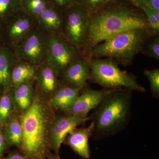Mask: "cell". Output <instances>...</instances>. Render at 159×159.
<instances>
[{
    "mask_svg": "<svg viewBox=\"0 0 159 159\" xmlns=\"http://www.w3.org/2000/svg\"><path fill=\"white\" fill-rule=\"evenodd\" d=\"M56 114L48 100L37 93L31 107L18 116L23 139L19 150L26 159H47L51 151V126Z\"/></svg>",
    "mask_w": 159,
    "mask_h": 159,
    "instance_id": "obj_1",
    "label": "cell"
},
{
    "mask_svg": "<svg viewBox=\"0 0 159 159\" xmlns=\"http://www.w3.org/2000/svg\"><path fill=\"white\" fill-rule=\"evenodd\" d=\"M133 92L126 88L109 90L88 116L94 125L93 140L113 136L126 128L131 118Z\"/></svg>",
    "mask_w": 159,
    "mask_h": 159,
    "instance_id": "obj_2",
    "label": "cell"
},
{
    "mask_svg": "<svg viewBox=\"0 0 159 159\" xmlns=\"http://www.w3.org/2000/svg\"><path fill=\"white\" fill-rule=\"evenodd\" d=\"M135 29L150 30L146 19L138 12L122 7L100 11L91 16L84 50L89 53L98 44L122 32Z\"/></svg>",
    "mask_w": 159,
    "mask_h": 159,
    "instance_id": "obj_3",
    "label": "cell"
},
{
    "mask_svg": "<svg viewBox=\"0 0 159 159\" xmlns=\"http://www.w3.org/2000/svg\"><path fill=\"white\" fill-rule=\"evenodd\" d=\"M152 32L135 29L122 32L98 44L89 52L91 58L107 57L124 66L130 65L143 50Z\"/></svg>",
    "mask_w": 159,
    "mask_h": 159,
    "instance_id": "obj_4",
    "label": "cell"
},
{
    "mask_svg": "<svg viewBox=\"0 0 159 159\" xmlns=\"http://www.w3.org/2000/svg\"><path fill=\"white\" fill-rule=\"evenodd\" d=\"M90 80L106 89H129L145 93L146 90L132 74L122 71L118 63L111 58H92L89 60Z\"/></svg>",
    "mask_w": 159,
    "mask_h": 159,
    "instance_id": "obj_5",
    "label": "cell"
},
{
    "mask_svg": "<svg viewBox=\"0 0 159 159\" xmlns=\"http://www.w3.org/2000/svg\"><path fill=\"white\" fill-rule=\"evenodd\" d=\"M45 31L41 27H35L16 46L14 52L17 58L37 68L44 64L49 38Z\"/></svg>",
    "mask_w": 159,
    "mask_h": 159,
    "instance_id": "obj_6",
    "label": "cell"
},
{
    "mask_svg": "<svg viewBox=\"0 0 159 159\" xmlns=\"http://www.w3.org/2000/svg\"><path fill=\"white\" fill-rule=\"evenodd\" d=\"M64 25L65 39L75 48L84 47L88 36L91 17L81 5H73Z\"/></svg>",
    "mask_w": 159,
    "mask_h": 159,
    "instance_id": "obj_7",
    "label": "cell"
},
{
    "mask_svg": "<svg viewBox=\"0 0 159 159\" xmlns=\"http://www.w3.org/2000/svg\"><path fill=\"white\" fill-rule=\"evenodd\" d=\"M76 48L60 35H50L45 63L54 69L60 76L69 66L77 60Z\"/></svg>",
    "mask_w": 159,
    "mask_h": 159,
    "instance_id": "obj_8",
    "label": "cell"
},
{
    "mask_svg": "<svg viewBox=\"0 0 159 159\" xmlns=\"http://www.w3.org/2000/svg\"><path fill=\"white\" fill-rule=\"evenodd\" d=\"M88 120L74 115H60L57 113L51 126V151L59 155L60 150L67 136L80 125Z\"/></svg>",
    "mask_w": 159,
    "mask_h": 159,
    "instance_id": "obj_9",
    "label": "cell"
},
{
    "mask_svg": "<svg viewBox=\"0 0 159 159\" xmlns=\"http://www.w3.org/2000/svg\"><path fill=\"white\" fill-rule=\"evenodd\" d=\"M109 90L84 89L81 93L80 92L75 102L65 114L87 118L89 113L97 107Z\"/></svg>",
    "mask_w": 159,
    "mask_h": 159,
    "instance_id": "obj_10",
    "label": "cell"
},
{
    "mask_svg": "<svg viewBox=\"0 0 159 159\" xmlns=\"http://www.w3.org/2000/svg\"><path fill=\"white\" fill-rule=\"evenodd\" d=\"M10 20L6 31L9 40L15 48L35 28V19L22 9Z\"/></svg>",
    "mask_w": 159,
    "mask_h": 159,
    "instance_id": "obj_11",
    "label": "cell"
},
{
    "mask_svg": "<svg viewBox=\"0 0 159 159\" xmlns=\"http://www.w3.org/2000/svg\"><path fill=\"white\" fill-rule=\"evenodd\" d=\"M60 75L46 63L37 68L34 78L38 94L48 100L60 85Z\"/></svg>",
    "mask_w": 159,
    "mask_h": 159,
    "instance_id": "obj_12",
    "label": "cell"
},
{
    "mask_svg": "<svg viewBox=\"0 0 159 159\" xmlns=\"http://www.w3.org/2000/svg\"><path fill=\"white\" fill-rule=\"evenodd\" d=\"M10 94L15 113L19 116L31 107L36 97L34 79L12 88Z\"/></svg>",
    "mask_w": 159,
    "mask_h": 159,
    "instance_id": "obj_13",
    "label": "cell"
},
{
    "mask_svg": "<svg viewBox=\"0 0 159 159\" xmlns=\"http://www.w3.org/2000/svg\"><path fill=\"white\" fill-rule=\"evenodd\" d=\"M62 82L82 90L90 78L89 62L87 60H77L61 74Z\"/></svg>",
    "mask_w": 159,
    "mask_h": 159,
    "instance_id": "obj_14",
    "label": "cell"
},
{
    "mask_svg": "<svg viewBox=\"0 0 159 159\" xmlns=\"http://www.w3.org/2000/svg\"><path fill=\"white\" fill-rule=\"evenodd\" d=\"M93 129V124L92 122L87 127H77L67 136L63 143L70 146L82 158L89 159L90 157L89 139L92 136Z\"/></svg>",
    "mask_w": 159,
    "mask_h": 159,
    "instance_id": "obj_15",
    "label": "cell"
},
{
    "mask_svg": "<svg viewBox=\"0 0 159 159\" xmlns=\"http://www.w3.org/2000/svg\"><path fill=\"white\" fill-rule=\"evenodd\" d=\"M81 90L61 82L52 97L48 100L49 106L54 110L66 114L79 96Z\"/></svg>",
    "mask_w": 159,
    "mask_h": 159,
    "instance_id": "obj_16",
    "label": "cell"
},
{
    "mask_svg": "<svg viewBox=\"0 0 159 159\" xmlns=\"http://www.w3.org/2000/svg\"><path fill=\"white\" fill-rule=\"evenodd\" d=\"M17 57L15 53L5 47H0V92L10 91L11 89V73Z\"/></svg>",
    "mask_w": 159,
    "mask_h": 159,
    "instance_id": "obj_17",
    "label": "cell"
},
{
    "mask_svg": "<svg viewBox=\"0 0 159 159\" xmlns=\"http://www.w3.org/2000/svg\"><path fill=\"white\" fill-rule=\"evenodd\" d=\"M37 68L26 61H16L11 70V88L21 84L34 79Z\"/></svg>",
    "mask_w": 159,
    "mask_h": 159,
    "instance_id": "obj_18",
    "label": "cell"
},
{
    "mask_svg": "<svg viewBox=\"0 0 159 159\" xmlns=\"http://www.w3.org/2000/svg\"><path fill=\"white\" fill-rule=\"evenodd\" d=\"M2 132L10 147H16L19 150L21 148L23 143V132L17 115H14L4 125Z\"/></svg>",
    "mask_w": 159,
    "mask_h": 159,
    "instance_id": "obj_19",
    "label": "cell"
},
{
    "mask_svg": "<svg viewBox=\"0 0 159 159\" xmlns=\"http://www.w3.org/2000/svg\"><path fill=\"white\" fill-rule=\"evenodd\" d=\"M36 20L39 27L46 31L56 32L61 28L62 25L61 18L53 6L45 9L36 18Z\"/></svg>",
    "mask_w": 159,
    "mask_h": 159,
    "instance_id": "obj_20",
    "label": "cell"
},
{
    "mask_svg": "<svg viewBox=\"0 0 159 159\" xmlns=\"http://www.w3.org/2000/svg\"><path fill=\"white\" fill-rule=\"evenodd\" d=\"M15 114L10 90L4 92L0 97V122L2 128Z\"/></svg>",
    "mask_w": 159,
    "mask_h": 159,
    "instance_id": "obj_21",
    "label": "cell"
},
{
    "mask_svg": "<svg viewBox=\"0 0 159 159\" xmlns=\"http://www.w3.org/2000/svg\"><path fill=\"white\" fill-rule=\"evenodd\" d=\"M52 6L48 0H22V9L36 20L45 9Z\"/></svg>",
    "mask_w": 159,
    "mask_h": 159,
    "instance_id": "obj_22",
    "label": "cell"
},
{
    "mask_svg": "<svg viewBox=\"0 0 159 159\" xmlns=\"http://www.w3.org/2000/svg\"><path fill=\"white\" fill-rule=\"evenodd\" d=\"M21 10L19 0H0V20L10 19Z\"/></svg>",
    "mask_w": 159,
    "mask_h": 159,
    "instance_id": "obj_23",
    "label": "cell"
},
{
    "mask_svg": "<svg viewBox=\"0 0 159 159\" xmlns=\"http://www.w3.org/2000/svg\"><path fill=\"white\" fill-rule=\"evenodd\" d=\"M144 74L149 83L151 93L154 98L159 99V69H146Z\"/></svg>",
    "mask_w": 159,
    "mask_h": 159,
    "instance_id": "obj_24",
    "label": "cell"
},
{
    "mask_svg": "<svg viewBox=\"0 0 159 159\" xmlns=\"http://www.w3.org/2000/svg\"><path fill=\"white\" fill-rule=\"evenodd\" d=\"M148 57L159 59V38L156 37L151 40L147 43L145 44L143 51Z\"/></svg>",
    "mask_w": 159,
    "mask_h": 159,
    "instance_id": "obj_25",
    "label": "cell"
},
{
    "mask_svg": "<svg viewBox=\"0 0 159 159\" xmlns=\"http://www.w3.org/2000/svg\"><path fill=\"white\" fill-rule=\"evenodd\" d=\"M140 9L144 11L146 16V20L149 25L150 30L153 34H157L159 32V21L157 20L152 13L149 8L142 5Z\"/></svg>",
    "mask_w": 159,
    "mask_h": 159,
    "instance_id": "obj_26",
    "label": "cell"
},
{
    "mask_svg": "<svg viewBox=\"0 0 159 159\" xmlns=\"http://www.w3.org/2000/svg\"><path fill=\"white\" fill-rule=\"evenodd\" d=\"M111 0H81L88 11H96L108 4Z\"/></svg>",
    "mask_w": 159,
    "mask_h": 159,
    "instance_id": "obj_27",
    "label": "cell"
},
{
    "mask_svg": "<svg viewBox=\"0 0 159 159\" xmlns=\"http://www.w3.org/2000/svg\"><path fill=\"white\" fill-rule=\"evenodd\" d=\"M53 6H56L59 8H69L74 5L73 0H48Z\"/></svg>",
    "mask_w": 159,
    "mask_h": 159,
    "instance_id": "obj_28",
    "label": "cell"
},
{
    "mask_svg": "<svg viewBox=\"0 0 159 159\" xmlns=\"http://www.w3.org/2000/svg\"><path fill=\"white\" fill-rule=\"evenodd\" d=\"M10 146L8 145L2 132L0 130V159L3 157L4 154L9 149Z\"/></svg>",
    "mask_w": 159,
    "mask_h": 159,
    "instance_id": "obj_29",
    "label": "cell"
},
{
    "mask_svg": "<svg viewBox=\"0 0 159 159\" xmlns=\"http://www.w3.org/2000/svg\"><path fill=\"white\" fill-rule=\"evenodd\" d=\"M1 159H26L23 154L19 149L13 151L6 157H2Z\"/></svg>",
    "mask_w": 159,
    "mask_h": 159,
    "instance_id": "obj_30",
    "label": "cell"
},
{
    "mask_svg": "<svg viewBox=\"0 0 159 159\" xmlns=\"http://www.w3.org/2000/svg\"><path fill=\"white\" fill-rule=\"evenodd\" d=\"M143 5L159 11V0H142Z\"/></svg>",
    "mask_w": 159,
    "mask_h": 159,
    "instance_id": "obj_31",
    "label": "cell"
},
{
    "mask_svg": "<svg viewBox=\"0 0 159 159\" xmlns=\"http://www.w3.org/2000/svg\"><path fill=\"white\" fill-rule=\"evenodd\" d=\"M128 1L138 8H140V7L143 5L142 0H128Z\"/></svg>",
    "mask_w": 159,
    "mask_h": 159,
    "instance_id": "obj_32",
    "label": "cell"
},
{
    "mask_svg": "<svg viewBox=\"0 0 159 159\" xmlns=\"http://www.w3.org/2000/svg\"><path fill=\"white\" fill-rule=\"evenodd\" d=\"M47 159H61L59 155H57L55 153H53L51 151L47 155Z\"/></svg>",
    "mask_w": 159,
    "mask_h": 159,
    "instance_id": "obj_33",
    "label": "cell"
},
{
    "mask_svg": "<svg viewBox=\"0 0 159 159\" xmlns=\"http://www.w3.org/2000/svg\"><path fill=\"white\" fill-rule=\"evenodd\" d=\"M2 130V124L0 122V130Z\"/></svg>",
    "mask_w": 159,
    "mask_h": 159,
    "instance_id": "obj_34",
    "label": "cell"
},
{
    "mask_svg": "<svg viewBox=\"0 0 159 159\" xmlns=\"http://www.w3.org/2000/svg\"><path fill=\"white\" fill-rule=\"evenodd\" d=\"M2 93H1V92H0V97H1V95H2Z\"/></svg>",
    "mask_w": 159,
    "mask_h": 159,
    "instance_id": "obj_35",
    "label": "cell"
},
{
    "mask_svg": "<svg viewBox=\"0 0 159 159\" xmlns=\"http://www.w3.org/2000/svg\"><path fill=\"white\" fill-rule=\"evenodd\" d=\"M19 1H20V2H21H21H22V0H19Z\"/></svg>",
    "mask_w": 159,
    "mask_h": 159,
    "instance_id": "obj_36",
    "label": "cell"
}]
</instances>
